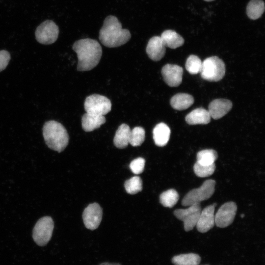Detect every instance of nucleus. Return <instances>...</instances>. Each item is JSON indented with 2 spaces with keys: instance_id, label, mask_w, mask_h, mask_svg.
<instances>
[{
  "instance_id": "f257e3e1",
  "label": "nucleus",
  "mask_w": 265,
  "mask_h": 265,
  "mask_svg": "<svg viewBox=\"0 0 265 265\" xmlns=\"http://www.w3.org/2000/svg\"><path fill=\"white\" fill-rule=\"evenodd\" d=\"M72 48L78 58V71H89L99 63L102 49L97 40L90 38L81 39L76 41Z\"/></svg>"
},
{
  "instance_id": "f03ea898",
  "label": "nucleus",
  "mask_w": 265,
  "mask_h": 265,
  "mask_svg": "<svg viewBox=\"0 0 265 265\" xmlns=\"http://www.w3.org/2000/svg\"><path fill=\"white\" fill-rule=\"evenodd\" d=\"M131 37L130 31L123 29L117 17L109 15L106 17L99 32V38L104 46L115 48L126 44Z\"/></svg>"
},
{
  "instance_id": "7ed1b4c3",
  "label": "nucleus",
  "mask_w": 265,
  "mask_h": 265,
  "mask_svg": "<svg viewBox=\"0 0 265 265\" xmlns=\"http://www.w3.org/2000/svg\"><path fill=\"white\" fill-rule=\"evenodd\" d=\"M43 135L48 147L58 152L63 151L68 144L69 135L66 129L56 121L50 120L44 124Z\"/></svg>"
},
{
  "instance_id": "20e7f679",
  "label": "nucleus",
  "mask_w": 265,
  "mask_h": 265,
  "mask_svg": "<svg viewBox=\"0 0 265 265\" xmlns=\"http://www.w3.org/2000/svg\"><path fill=\"white\" fill-rule=\"evenodd\" d=\"M201 77L209 81H218L225 75V65L218 57L214 56L207 58L202 62Z\"/></svg>"
},
{
  "instance_id": "39448f33",
  "label": "nucleus",
  "mask_w": 265,
  "mask_h": 265,
  "mask_svg": "<svg viewBox=\"0 0 265 265\" xmlns=\"http://www.w3.org/2000/svg\"><path fill=\"white\" fill-rule=\"evenodd\" d=\"M215 181L213 180L205 181L202 185L189 191L182 201L184 206H189L210 198L215 190Z\"/></svg>"
},
{
  "instance_id": "423d86ee",
  "label": "nucleus",
  "mask_w": 265,
  "mask_h": 265,
  "mask_svg": "<svg viewBox=\"0 0 265 265\" xmlns=\"http://www.w3.org/2000/svg\"><path fill=\"white\" fill-rule=\"evenodd\" d=\"M53 227V221L51 217L40 218L33 229L32 238L35 242L40 246L46 245L52 238Z\"/></svg>"
},
{
  "instance_id": "0eeeda50",
  "label": "nucleus",
  "mask_w": 265,
  "mask_h": 265,
  "mask_svg": "<svg viewBox=\"0 0 265 265\" xmlns=\"http://www.w3.org/2000/svg\"><path fill=\"white\" fill-rule=\"evenodd\" d=\"M84 107L86 113L105 116L111 110V104L107 97L93 94L86 98Z\"/></svg>"
},
{
  "instance_id": "6e6552de",
  "label": "nucleus",
  "mask_w": 265,
  "mask_h": 265,
  "mask_svg": "<svg viewBox=\"0 0 265 265\" xmlns=\"http://www.w3.org/2000/svg\"><path fill=\"white\" fill-rule=\"evenodd\" d=\"M201 211L200 204H195L186 209H177L174 214L178 219L183 221L184 229L188 232L196 226Z\"/></svg>"
},
{
  "instance_id": "1a4fd4ad",
  "label": "nucleus",
  "mask_w": 265,
  "mask_h": 265,
  "mask_svg": "<svg viewBox=\"0 0 265 265\" xmlns=\"http://www.w3.org/2000/svg\"><path fill=\"white\" fill-rule=\"evenodd\" d=\"M58 26L51 20H47L41 23L35 31L37 41L45 45L55 42L58 38Z\"/></svg>"
},
{
  "instance_id": "9d476101",
  "label": "nucleus",
  "mask_w": 265,
  "mask_h": 265,
  "mask_svg": "<svg viewBox=\"0 0 265 265\" xmlns=\"http://www.w3.org/2000/svg\"><path fill=\"white\" fill-rule=\"evenodd\" d=\"M237 206L234 202H228L222 205L215 215V224L219 228H225L231 225L235 218Z\"/></svg>"
},
{
  "instance_id": "9b49d317",
  "label": "nucleus",
  "mask_w": 265,
  "mask_h": 265,
  "mask_svg": "<svg viewBox=\"0 0 265 265\" xmlns=\"http://www.w3.org/2000/svg\"><path fill=\"white\" fill-rule=\"evenodd\" d=\"M103 212L100 206L96 203L89 204L82 214L83 223L86 228L91 230L97 229L102 218Z\"/></svg>"
},
{
  "instance_id": "f8f14e48",
  "label": "nucleus",
  "mask_w": 265,
  "mask_h": 265,
  "mask_svg": "<svg viewBox=\"0 0 265 265\" xmlns=\"http://www.w3.org/2000/svg\"><path fill=\"white\" fill-rule=\"evenodd\" d=\"M183 69L177 65L167 64L161 69L165 82L170 87H177L182 82Z\"/></svg>"
},
{
  "instance_id": "ddd939ff",
  "label": "nucleus",
  "mask_w": 265,
  "mask_h": 265,
  "mask_svg": "<svg viewBox=\"0 0 265 265\" xmlns=\"http://www.w3.org/2000/svg\"><path fill=\"white\" fill-rule=\"evenodd\" d=\"M215 207L212 205L207 206L201 211L196 223L197 230L200 233H206L215 225Z\"/></svg>"
},
{
  "instance_id": "4468645a",
  "label": "nucleus",
  "mask_w": 265,
  "mask_h": 265,
  "mask_svg": "<svg viewBox=\"0 0 265 265\" xmlns=\"http://www.w3.org/2000/svg\"><path fill=\"white\" fill-rule=\"evenodd\" d=\"M232 106V103L229 100L217 99L210 103L208 110L211 118L216 120L225 116L231 109Z\"/></svg>"
},
{
  "instance_id": "2eb2a0df",
  "label": "nucleus",
  "mask_w": 265,
  "mask_h": 265,
  "mask_svg": "<svg viewBox=\"0 0 265 265\" xmlns=\"http://www.w3.org/2000/svg\"><path fill=\"white\" fill-rule=\"evenodd\" d=\"M165 48L160 37L155 36L152 37L149 40L146 51L151 59L158 61L164 56L165 53Z\"/></svg>"
},
{
  "instance_id": "dca6fc26",
  "label": "nucleus",
  "mask_w": 265,
  "mask_h": 265,
  "mask_svg": "<svg viewBox=\"0 0 265 265\" xmlns=\"http://www.w3.org/2000/svg\"><path fill=\"white\" fill-rule=\"evenodd\" d=\"M211 115L208 110L200 107L197 108L186 117V123L189 125L207 124L211 121Z\"/></svg>"
},
{
  "instance_id": "f3484780",
  "label": "nucleus",
  "mask_w": 265,
  "mask_h": 265,
  "mask_svg": "<svg viewBox=\"0 0 265 265\" xmlns=\"http://www.w3.org/2000/svg\"><path fill=\"white\" fill-rule=\"evenodd\" d=\"M106 122L104 116L98 115L85 113L81 118V125L85 132H89L94 131L101 127Z\"/></svg>"
},
{
  "instance_id": "a211bd4d",
  "label": "nucleus",
  "mask_w": 265,
  "mask_h": 265,
  "mask_svg": "<svg viewBox=\"0 0 265 265\" xmlns=\"http://www.w3.org/2000/svg\"><path fill=\"white\" fill-rule=\"evenodd\" d=\"M170 129L163 123L157 124L153 129V135L156 145L162 147L168 143L170 136Z\"/></svg>"
},
{
  "instance_id": "6ab92c4d",
  "label": "nucleus",
  "mask_w": 265,
  "mask_h": 265,
  "mask_svg": "<svg viewBox=\"0 0 265 265\" xmlns=\"http://www.w3.org/2000/svg\"><path fill=\"white\" fill-rule=\"evenodd\" d=\"M165 47L176 49L184 43V38L175 31L166 30L160 36Z\"/></svg>"
},
{
  "instance_id": "aec40b11",
  "label": "nucleus",
  "mask_w": 265,
  "mask_h": 265,
  "mask_svg": "<svg viewBox=\"0 0 265 265\" xmlns=\"http://www.w3.org/2000/svg\"><path fill=\"white\" fill-rule=\"evenodd\" d=\"M194 103L193 97L186 93H178L170 100L171 106L176 110H182L189 107Z\"/></svg>"
},
{
  "instance_id": "412c9836",
  "label": "nucleus",
  "mask_w": 265,
  "mask_h": 265,
  "mask_svg": "<svg viewBox=\"0 0 265 265\" xmlns=\"http://www.w3.org/2000/svg\"><path fill=\"white\" fill-rule=\"evenodd\" d=\"M131 130L126 124H122L118 127L113 139L114 144L117 148L123 149L128 146Z\"/></svg>"
},
{
  "instance_id": "4be33fe9",
  "label": "nucleus",
  "mask_w": 265,
  "mask_h": 265,
  "mask_svg": "<svg viewBox=\"0 0 265 265\" xmlns=\"http://www.w3.org/2000/svg\"><path fill=\"white\" fill-rule=\"evenodd\" d=\"M201 257L197 254L187 253L173 257L172 262L175 265H199Z\"/></svg>"
},
{
  "instance_id": "5701e85b",
  "label": "nucleus",
  "mask_w": 265,
  "mask_h": 265,
  "mask_svg": "<svg viewBox=\"0 0 265 265\" xmlns=\"http://www.w3.org/2000/svg\"><path fill=\"white\" fill-rule=\"evenodd\" d=\"M264 11L265 3L262 0H251L246 8L247 15L252 20L261 17Z\"/></svg>"
},
{
  "instance_id": "b1692460",
  "label": "nucleus",
  "mask_w": 265,
  "mask_h": 265,
  "mask_svg": "<svg viewBox=\"0 0 265 265\" xmlns=\"http://www.w3.org/2000/svg\"><path fill=\"white\" fill-rule=\"evenodd\" d=\"M218 155L216 151L212 149H205L197 154V162L202 165H209L214 163Z\"/></svg>"
},
{
  "instance_id": "393cba45",
  "label": "nucleus",
  "mask_w": 265,
  "mask_h": 265,
  "mask_svg": "<svg viewBox=\"0 0 265 265\" xmlns=\"http://www.w3.org/2000/svg\"><path fill=\"white\" fill-rule=\"evenodd\" d=\"M179 198L177 191L174 189H170L160 195L159 201L164 207L172 208L177 203Z\"/></svg>"
},
{
  "instance_id": "a878e982",
  "label": "nucleus",
  "mask_w": 265,
  "mask_h": 265,
  "mask_svg": "<svg viewBox=\"0 0 265 265\" xmlns=\"http://www.w3.org/2000/svg\"><path fill=\"white\" fill-rule=\"evenodd\" d=\"M145 137L144 129L141 127H136L131 130L129 143L134 147L140 146L144 142Z\"/></svg>"
},
{
  "instance_id": "bb28decb",
  "label": "nucleus",
  "mask_w": 265,
  "mask_h": 265,
  "mask_svg": "<svg viewBox=\"0 0 265 265\" xmlns=\"http://www.w3.org/2000/svg\"><path fill=\"white\" fill-rule=\"evenodd\" d=\"M202 62L200 58L195 55H189L186 59V68L191 74L195 75L201 72Z\"/></svg>"
},
{
  "instance_id": "cd10ccee",
  "label": "nucleus",
  "mask_w": 265,
  "mask_h": 265,
  "mask_svg": "<svg viewBox=\"0 0 265 265\" xmlns=\"http://www.w3.org/2000/svg\"><path fill=\"white\" fill-rule=\"evenodd\" d=\"M126 191L131 194H134L142 189V181L138 176H134L127 180L124 184Z\"/></svg>"
},
{
  "instance_id": "c85d7f7f",
  "label": "nucleus",
  "mask_w": 265,
  "mask_h": 265,
  "mask_svg": "<svg viewBox=\"0 0 265 265\" xmlns=\"http://www.w3.org/2000/svg\"><path fill=\"white\" fill-rule=\"evenodd\" d=\"M215 169V163L206 165L199 164L196 161L193 166V170L195 175L201 178L212 175L214 173Z\"/></svg>"
},
{
  "instance_id": "c756f323",
  "label": "nucleus",
  "mask_w": 265,
  "mask_h": 265,
  "mask_svg": "<svg viewBox=\"0 0 265 265\" xmlns=\"http://www.w3.org/2000/svg\"><path fill=\"white\" fill-rule=\"evenodd\" d=\"M145 160L142 158H138L132 160L130 164L131 171L135 174L141 173L144 168Z\"/></svg>"
},
{
  "instance_id": "7c9ffc66",
  "label": "nucleus",
  "mask_w": 265,
  "mask_h": 265,
  "mask_svg": "<svg viewBox=\"0 0 265 265\" xmlns=\"http://www.w3.org/2000/svg\"><path fill=\"white\" fill-rule=\"evenodd\" d=\"M10 59L9 53L5 50L0 51V72L7 66Z\"/></svg>"
},
{
  "instance_id": "2f4dec72",
  "label": "nucleus",
  "mask_w": 265,
  "mask_h": 265,
  "mask_svg": "<svg viewBox=\"0 0 265 265\" xmlns=\"http://www.w3.org/2000/svg\"><path fill=\"white\" fill-rule=\"evenodd\" d=\"M99 265H121L119 264H110L107 262L102 263Z\"/></svg>"
},
{
  "instance_id": "473e14b6",
  "label": "nucleus",
  "mask_w": 265,
  "mask_h": 265,
  "mask_svg": "<svg viewBox=\"0 0 265 265\" xmlns=\"http://www.w3.org/2000/svg\"><path fill=\"white\" fill-rule=\"evenodd\" d=\"M205 1H212V0H205Z\"/></svg>"
},
{
  "instance_id": "72a5a7b5",
  "label": "nucleus",
  "mask_w": 265,
  "mask_h": 265,
  "mask_svg": "<svg viewBox=\"0 0 265 265\" xmlns=\"http://www.w3.org/2000/svg\"></svg>"
}]
</instances>
